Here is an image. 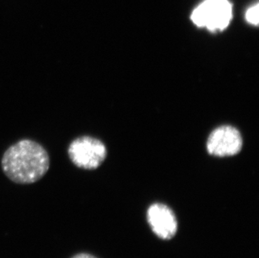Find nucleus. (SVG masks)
<instances>
[{"label":"nucleus","instance_id":"obj_3","mask_svg":"<svg viewBox=\"0 0 259 258\" xmlns=\"http://www.w3.org/2000/svg\"><path fill=\"white\" fill-rule=\"evenodd\" d=\"M71 162L78 168L95 169L107 157L105 145L92 137H81L71 142L68 148Z\"/></svg>","mask_w":259,"mask_h":258},{"label":"nucleus","instance_id":"obj_5","mask_svg":"<svg viewBox=\"0 0 259 258\" xmlns=\"http://www.w3.org/2000/svg\"><path fill=\"white\" fill-rule=\"evenodd\" d=\"M147 221L152 231L159 238L170 240L178 230L176 214L168 205L154 203L147 211Z\"/></svg>","mask_w":259,"mask_h":258},{"label":"nucleus","instance_id":"obj_7","mask_svg":"<svg viewBox=\"0 0 259 258\" xmlns=\"http://www.w3.org/2000/svg\"><path fill=\"white\" fill-rule=\"evenodd\" d=\"M71 258H98L97 256H93L92 254L89 253H85V252H82V253H78L75 255V256H72Z\"/></svg>","mask_w":259,"mask_h":258},{"label":"nucleus","instance_id":"obj_1","mask_svg":"<svg viewBox=\"0 0 259 258\" xmlns=\"http://www.w3.org/2000/svg\"><path fill=\"white\" fill-rule=\"evenodd\" d=\"M1 165L10 181L29 185L41 180L49 170V154L37 142L23 139L6 150Z\"/></svg>","mask_w":259,"mask_h":258},{"label":"nucleus","instance_id":"obj_6","mask_svg":"<svg viewBox=\"0 0 259 258\" xmlns=\"http://www.w3.org/2000/svg\"><path fill=\"white\" fill-rule=\"evenodd\" d=\"M258 5H254L247 10L246 13V20L247 22L253 25H258Z\"/></svg>","mask_w":259,"mask_h":258},{"label":"nucleus","instance_id":"obj_4","mask_svg":"<svg viewBox=\"0 0 259 258\" xmlns=\"http://www.w3.org/2000/svg\"><path fill=\"white\" fill-rule=\"evenodd\" d=\"M206 148L210 155L217 157L236 155L242 148V135L237 128L232 126H222L210 134Z\"/></svg>","mask_w":259,"mask_h":258},{"label":"nucleus","instance_id":"obj_2","mask_svg":"<svg viewBox=\"0 0 259 258\" xmlns=\"http://www.w3.org/2000/svg\"><path fill=\"white\" fill-rule=\"evenodd\" d=\"M232 7L228 0H205L191 14L192 22L210 32L223 31L230 24Z\"/></svg>","mask_w":259,"mask_h":258}]
</instances>
